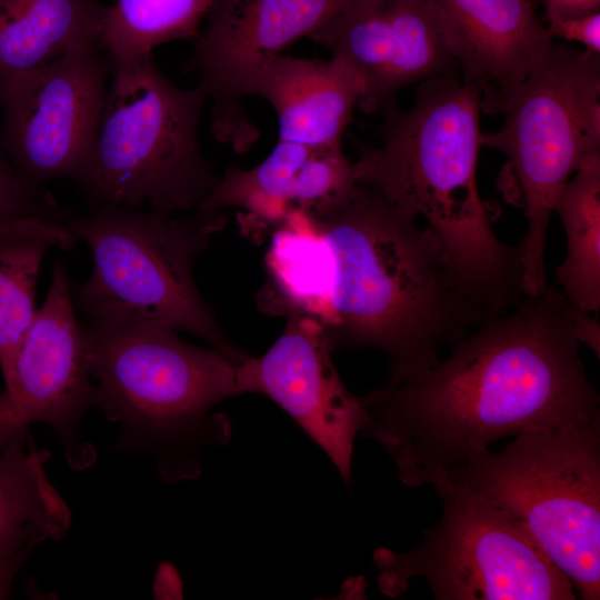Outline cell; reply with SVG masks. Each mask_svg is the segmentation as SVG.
I'll list each match as a JSON object with an SVG mask.
<instances>
[{
	"label": "cell",
	"instance_id": "cell-20",
	"mask_svg": "<svg viewBox=\"0 0 600 600\" xmlns=\"http://www.w3.org/2000/svg\"><path fill=\"white\" fill-rule=\"evenodd\" d=\"M96 0H0V93L71 47L99 41Z\"/></svg>",
	"mask_w": 600,
	"mask_h": 600
},
{
	"label": "cell",
	"instance_id": "cell-27",
	"mask_svg": "<svg viewBox=\"0 0 600 600\" xmlns=\"http://www.w3.org/2000/svg\"><path fill=\"white\" fill-rule=\"evenodd\" d=\"M573 329L579 343L588 346L597 357L600 356V323L589 312L573 309Z\"/></svg>",
	"mask_w": 600,
	"mask_h": 600
},
{
	"label": "cell",
	"instance_id": "cell-25",
	"mask_svg": "<svg viewBox=\"0 0 600 600\" xmlns=\"http://www.w3.org/2000/svg\"><path fill=\"white\" fill-rule=\"evenodd\" d=\"M550 37L581 43L586 50L600 53V12L564 19H551Z\"/></svg>",
	"mask_w": 600,
	"mask_h": 600
},
{
	"label": "cell",
	"instance_id": "cell-22",
	"mask_svg": "<svg viewBox=\"0 0 600 600\" xmlns=\"http://www.w3.org/2000/svg\"><path fill=\"white\" fill-rule=\"evenodd\" d=\"M567 254L556 270L557 287L577 310H600V151L586 157L559 191L554 204Z\"/></svg>",
	"mask_w": 600,
	"mask_h": 600
},
{
	"label": "cell",
	"instance_id": "cell-19",
	"mask_svg": "<svg viewBox=\"0 0 600 600\" xmlns=\"http://www.w3.org/2000/svg\"><path fill=\"white\" fill-rule=\"evenodd\" d=\"M264 267L266 281L257 294L260 310L284 318L309 317L324 330L329 327L333 257L307 212L293 209L274 228Z\"/></svg>",
	"mask_w": 600,
	"mask_h": 600
},
{
	"label": "cell",
	"instance_id": "cell-13",
	"mask_svg": "<svg viewBox=\"0 0 600 600\" xmlns=\"http://www.w3.org/2000/svg\"><path fill=\"white\" fill-rule=\"evenodd\" d=\"M309 38L359 72L363 112L389 107L407 86L458 69L450 26L437 0H347Z\"/></svg>",
	"mask_w": 600,
	"mask_h": 600
},
{
	"label": "cell",
	"instance_id": "cell-1",
	"mask_svg": "<svg viewBox=\"0 0 600 600\" xmlns=\"http://www.w3.org/2000/svg\"><path fill=\"white\" fill-rule=\"evenodd\" d=\"M572 313L547 282L482 321L420 376L368 392L360 434L386 450L403 484L421 488L524 430L600 426Z\"/></svg>",
	"mask_w": 600,
	"mask_h": 600
},
{
	"label": "cell",
	"instance_id": "cell-18",
	"mask_svg": "<svg viewBox=\"0 0 600 600\" xmlns=\"http://www.w3.org/2000/svg\"><path fill=\"white\" fill-rule=\"evenodd\" d=\"M28 428L0 441V561L22 564L34 547L64 537L71 513L46 473Z\"/></svg>",
	"mask_w": 600,
	"mask_h": 600
},
{
	"label": "cell",
	"instance_id": "cell-10",
	"mask_svg": "<svg viewBox=\"0 0 600 600\" xmlns=\"http://www.w3.org/2000/svg\"><path fill=\"white\" fill-rule=\"evenodd\" d=\"M100 49L78 43L0 93L1 149L29 184L73 180L84 162L108 89Z\"/></svg>",
	"mask_w": 600,
	"mask_h": 600
},
{
	"label": "cell",
	"instance_id": "cell-2",
	"mask_svg": "<svg viewBox=\"0 0 600 600\" xmlns=\"http://www.w3.org/2000/svg\"><path fill=\"white\" fill-rule=\"evenodd\" d=\"M420 84L381 144L360 148L354 180L404 216L422 218L459 291L488 316L504 314L527 297L522 248L494 233L477 187L481 90L456 73Z\"/></svg>",
	"mask_w": 600,
	"mask_h": 600
},
{
	"label": "cell",
	"instance_id": "cell-21",
	"mask_svg": "<svg viewBox=\"0 0 600 600\" xmlns=\"http://www.w3.org/2000/svg\"><path fill=\"white\" fill-rule=\"evenodd\" d=\"M78 240L63 222L19 218L0 224V370L6 383L37 313L36 284L46 252L71 250Z\"/></svg>",
	"mask_w": 600,
	"mask_h": 600
},
{
	"label": "cell",
	"instance_id": "cell-6",
	"mask_svg": "<svg viewBox=\"0 0 600 600\" xmlns=\"http://www.w3.org/2000/svg\"><path fill=\"white\" fill-rule=\"evenodd\" d=\"M207 98L170 81L152 54L113 70L90 149L73 181L93 206L196 211L219 177L198 128Z\"/></svg>",
	"mask_w": 600,
	"mask_h": 600
},
{
	"label": "cell",
	"instance_id": "cell-4",
	"mask_svg": "<svg viewBox=\"0 0 600 600\" xmlns=\"http://www.w3.org/2000/svg\"><path fill=\"white\" fill-rule=\"evenodd\" d=\"M82 327L93 406L120 426L116 447L149 454L167 482L197 478L202 451L230 440L229 418L212 410L239 394V363L162 326Z\"/></svg>",
	"mask_w": 600,
	"mask_h": 600
},
{
	"label": "cell",
	"instance_id": "cell-8",
	"mask_svg": "<svg viewBox=\"0 0 600 600\" xmlns=\"http://www.w3.org/2000/svg\"><path fill=\"white\" fill-rule=\"evenodd\" d=\"M454 483L518 520L584 600L600 597V426L532 428L486 450Z\"/></svg>",
	"mask_w": 600,
	"mask_h": 600
},
{
	"label": "cell",
	"instance_id": "cell-7",
	"mask_svg": "<svg viewBox=\"0 0 600 600\" xmlns=\"http://www.w3.org/2000/svg\"><path fill=\"white\" fill-rule=\"evenodd\" d=\"M503 117L481 143L502 152L527 218L522 280L527 296L547 284L544 246L556 198L582 160L600 151V58L551 42L526 76L481 98Z\"/></svg>",
	"mask_w": 600,
	"mask_h": 600
},
{
	"label": "cell",
	"instance_id": "cell-3",
	"mask_svg": "<svg viewBox=\"0 0 600 600\" xmlns=\"http://www.w3.org/2000/svg\"><path fill=\"white\" fill-rule=\"evenodd\" d=\"M308 214L333 257L330 348L382 351L388 384L420 376L491 318L456 287L433 233L371 188Z\"/></svg>",
	"mask_w": 600,
	"mask_h": 600
},
{
	"label": "cell",
	"instance_id": "cell-5",
	"mask_svg": "<svg viewBox=\"0 0 600 600\" xmlns=\"http://www.w3.org/2000/svg\"><path fill=\"white\" fill-rule=\"evenodd\" d=\"M226 223L219 211L176 216L97 206L64 222L92 258L83 283H71L74 309L88 322L157 324L192 333L236 363L248 354L230 342L200 293L193 262Z\"/></svg>",
	"mask_w": 600,
	"mask_h": 600
},
{
	"label": "cell",
	"instance_id": "cell-14",
	"mask_svg": "<svg viewBox=\"0 0 600 600\" xmlns=\"http://www.w3.org/2000/svg\"><path fill=\"white\" fill-rule=\"evenodd\" d=\"M286 320L282 333L262 356H247L237 366L238 393H259L276 402L348 482L354 439L366 421L361 398L342 383L324 327L309 317Z\"/></svg>",
	"mask_w": 600,
	"mask_h": 600
},
{
	"label": "cell",
	"instance_id": "cell-12",
	"mask_svg": "<svg viewBox=\"0 0 600 600\" xmlns=\"http://www.w3.org/2000/svg\"><path fill=\"white\" fill-rule=\"evenodd\" d=\"M347 0H216L186 63L212 102L214 137L246 151L258 138L242 98L271 59L330 19Z\"/></svg>",
	"mask_w": 600,
	"mask_h": 600
},
{
	"label": "cell",
	"instance_id": "cell-16",
	"mask_svg": "<svg viewBox=\"0 0 600 600\" xmlns=\"http://www.w3.org/2000/svg\"><path fill=\"white\" fill-rule=\"evenodd\" d=\"M362 93L361 76L340 56L323 61L279 54L250 81L246 97L271 104L279 140L322 147L341 146Z\"/></svg>",
	"mask_w": 600,
	"mask_h": 600
},
{
	"label": "cell",
	"instance_id": "cell-23",
	"mask_svg": "<svg viewBox=\"0 0 600 600\" xmlns=\"http://www.w3.org/2000/svg\"><path fill=\"white\" fill-rule=\"evenodd\" d=\"M216 0H116L106 7L99 46L126 70L170 41L194 40Z\"/></svg>",
	"mask_w": 600,
	"mask_h": 600
},
{
	"label": "cell",
	"instance_id": "cell-24",
	"mask_svg": "<svg viewBox=\"0 0 600 600\" xmlns=\"http://www.w3.org/2000/svg\"><path fill=\"white\" fill-rule=\"evenodd\" d=\"M27 217L64 223L70 216L42 187L29 184L17 174L0 141V224Z\"/></svg>",
	"mask_w": 600,
	"mask_h": 600
},
{
	"label": "cell",
	"instance_id": "cell-15",
	"mask_svg": "<svg viewBox=\"0 0 600 600\" xmlns=\"http://www.w3.org/2000/svg\"><path fill=\"white\" fill-rule=\"evenodd\" d=\"M357 186L353 162L341 146L310 147L278 140L253 168H228L196 211L239 208L257 228L273 229L293 209L317 212Z\"/></svg>",
	"mask_w": 600,
	"mask_h": 600
},
{
	"label": "cell",
	"instance_id": "cell-26",
	"mask_svg": "<svg viewBox=\"0 0 600 600\" xmlns=\"http://www.w3.org/2000/svg\"><path fill=\"white\" fill-rule=\"evenodd\" d=\"M548 20L564 19L598 12L600 0H542Z\"/></svg>",
	"mask_w": 600,
	"mask_h": 600
},
{
	"label": "cell",
	"instance_id": "cell-28",
	"mask_svg": "<svg viewBox=\"0 0 600 600\" xmlns=\"http://www.w3.org/2000/svg\"><path fill=\"white\" fill-rule=\"evenodd\" d=\"M22 564L17 562L0 561V599H7L13 580Z\"/></svg>",
	"mask_w": 600,
	"mask_h": 600
},
{
	"label": "cell",
	"instance_id": "cell-9",
	"mask_svg": "<svg viewBox=\"0 0 600 600\" xmlns=\"http://www.w3.org/2000/svg\"><path fill=\"white\" fill-rule=\"evenodd\" d=\"M434 490L442 514L422 542L403 552L373 551L384 596L399 597L419 579L438 600L576 599L571 581L518 520L460 484Z\"/></svg>",
	"mask_w": 600,
	"mask_h": 600
},
{
	"label": "cell",
	"instance_id": "cell-11",
	"mask_svg": "<svg viewBox=\"0 0 600 600\" xmlns=\"http://www.w3.org/2000/svg\"><path fill=\"white\" fill-rule=\"evenodd\" d=\"M71 282L54 260L50 287L26 332L9 380L0 393V440L31 423L56 432L69 467L76 471L97 460L94 447L80 436V422L93 407L82 323L76 318Z\"/></svg>",
	"mask_w": 600,
	"mask_h": 600
},
{
	"label": "cell",
	"instance_id": "cell-17",
	"mask_svg": "<svg viewBox=\"0 0 600 600\" xmlns=\"http://www.w3.org/2000/svg\"><path fill=\"white\" fill-rule=\"evenodd\" d=\"M461 77L481 97L520 81L552 42L530 0H437Z\"/></svg>",
	"mask_w": 600,
	"mask_h": 600
}]
</instances>
